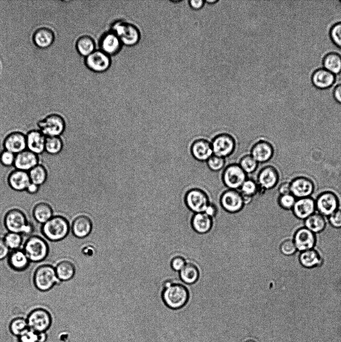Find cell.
Segmentation results:
<instances>
[{
  "label": "cell",
  "mask_w": 341,
  "mask_h": 342,
  "mask_svg": "<svg viewBox=\"0 0 341 342\" xmlns=\"http://www.w3.org/2000/svg\"><path fill=\"white\" fill-rule=\"evenodd\" d=\"M312 80L314 86L318 88L324 89L330 87L334 84L335 76L326 69L321 68L314 72Z\"/></svg>",
  "instance_id": "cell-27"
},
{
  "label": "cell",
  "mask_w": 341,
  "mask_h": 342,
  "mask_svg": "<svg viewBox=\"0 0 341 342\" xmlns=\"http://www.w3.org/2000/svg\"><path fill=\"white\" fill-rule=\"evenodd\" d=\"M247 174L236 163L226 166L222 173V180L227 189L239 190L248 178Z\"/></svg>",
  "instance_id": "cell-8"
},
{
  "label": "cell",
  "mask_w": 341,
  "mask_h": 342,
  "mask_svg": "<svg viewBox=\"0 0 341 342\" xmlns=\"http://www.w3.org/2000/svg\"><path fill=\"white\" fill-rule=\"evenodd\" d=\"M27 321L22 318H17L11 322L10 328L12 333L20 335L26 329L28 326Z\"/></svg>",
  "instance_id": "cell-45"
},
{
  "label": "cell",
  "mask_w": 341,
  "mask_h": 342,
  "mask_svg": "<svg viewBox=\"0 0 341 342\" xmlns=\"http://www.w3.org/2000/svg\"><path fill=\"white\" fill-rule=\"evenodd\" d=\"M86 64L90 70L96 72H102L109 68L110 59L108 55L102 51L97 50L86 57Z\"/></svg>",
  "instance_id": "cell-19"
},
{
  "label": "cell",
  "mask_w": 341,
  "mask_h": 342,
  "mask_svg": "<svg viewBox=\"0 0 341 342\" xmlns=\"http://www.w3.org/2000/svg\"><path fill=\"white\" fill-rule=\"evenodd\" d=\"M30 182L38 186L44 184L48 178V171L46 167L38 164L28 172Z\"/></svg>",
  "instance_id": "cell-38"
},
{
  "label": "cell",
  "mask_w": 341,
  "mask_h": 342,
  "mask_svg": "<svg viewBox=\"0 0 341 342\" xmlns=\"http://www.w3.org/2000/svg\"><path fill=\"white\" fill-rule=\"evenodd\" d=\"M40 187V186L30 182L26 191L30 194H35L38 192Z\"/></svg>",
  "instance_id": "cell-55"
},
{
  "label": "cell",
  "mask_w": 341,
  "mask_h": 342,
  "mask_svg": "<svg viewBox=\"0 0 341 342\" xmlns=\"http://www.w3.org/2000/svg\"><path fill=\"white\" fill-rule=\"evenodd\" d=\"M38 130L46 137L60 136L64 133L66 128L64 119L57 114H51L37 123Z\"/></svg>",
  "instance_id": "cell-9"
},
{
  "label": "cell",
  "mask_w": 341,
  "mask_h": 342,
  "mask_svg": "<svg viewBox=\"0 0 341 342\" xmlns=\"http://www.w3.org/2000/svg\"><path fill=\"white\" fill-rule=\"evenodd\" d=\"M160 299L168 307L178 309L188 302L189 292L187 288L180 282L167 278L162 282Z\"/></svg>",
  "instance_id": "cell-1"
},
{
  "label": "cell",
  "mask_w": 341,
  "mask_h": 342,
  "mask_svg": "<svg viewBox=\"0 0 341 342\" xmlns=\"http://www.w3.org/2000/svg\"><path fill=\"white\" fill-rule=\"evenodd\" d=\"M200 273L196 266L187 262L184 267L179 272L181 281L187 284L195 283L198 279Z\"/></svg>",
  "instance_id": "cell-34"
},
{
  "label": "cell",
  "mask_w": 341,
  "mask_h": 342,
  "mask_svg": "<svg viewBox=\"0 0 341 342\" xmlns=\"http://www.w3.org/2000/svg\"><path fill=\"white\" fill-rule=\"evenodd\" d=\"M192 157L200 162H206L214 155L211 141L204 138L194 139L190 147Z\"/></svg>",
  "instance_id": "cell-16"
},
{
  "label": "cell",
  "mask_w": 341,
  "mask_h": 342,
  "mask_svg": "<svg viewBox=\"0 0 341 342\" xmlns=\"http://www.w3.org/2000/svg\"><path fill=\"white\" fill-rule=\"evenodd\" d=\"M272 144L266 138L258 139L252 145L250 154L260 164H266L274 155Z\"/></svg>",
  "instance_id": "cell-13"
},
{
  "label": "cell",
  "mask_w": 341,
  "mask_h": 342,
  "mask_svg": "<svg viewBox=\"0 0 341 342\" xmlns=\"http://www.w3.org/2000/svg\"><path fill=\"white\" fill-rule=\"evenodd\" d=\"M27 322L31 329L36 332H42L50 325L51 316L46 310L38 308L30 312Z\"/></svg>",
  "instance_id": "cell-15"
},
{
  "label": "cell",
  "mask_w": 341,
  "mask_h": 342,
  "mask_svg": "<svg viewBox=\"0 0 341 342\" xmlns=\"http://www.w3.org/2000/svg\"><path fill=\"white\" fill-rule=\"evenodd\" d=\"M20 342H39L38 334L30 329H26L20 335Z\"/></svg>",
  "instance_id": "cell-49"
},
{
  "label": "cell",
  "mask_w": 341,
  "mask_h": 342,
  "mask_svg": "<svg viewBox=\"0 0 341 342\" xmlns=\"http://www.w3.org/2000/svg\"><path fill=\"white\" fill-rule=\"evenodd\" d=\"M299 259L301 264L307 268L317 266L320 264L321 260L318 253L312 249L302 251Z\"/></svg>",
  "instance_id": "cell-39"
},
{
  "label": "cell",
  "mask_w": 341,
  "mask_h": 342,
  "mask_svg": "<svg viewBox=\"0 0 341 342\" xmlns=\"http://www.w3.org/2000/svg\"><path fill=\"white\" fill-rule=\"evenodd\" d=\"M294 242L297 249L304 251L313 248L316 243V237L313 232L306 228H302L295 233Z\"/></svg>",
  "instance_id": "cell-25"
},
{
  "label": "cell",
  "mask_w": 341,
  "mask_h": 342,
  "mask_svg": "<svg viewBox=\"0 0 341 342\" xmlns=\"http://www.w3.org/2000/svg\"><path fill=\"white\" fill-rule=\"evenodd\" d=\"M330 224L336 228L341 227V209H338L329 217Z\"/></svg>",
  "instance_id": "cell-51"
},
{
  "label": "cell",
  "mask_w": 341,
  "mask_h": 342,
  "mask_svg": "<svg viewBox=\"0 0 341 342\" xmlns=\"http://www.w3.org/2000/svg\"><path fill=\"white\" fill-rule=\"evenodd\" d=\"M70 229L74 236L78 238H84L91 233L92 223L88 216L79 215L72 221Z\"/></svg>",
  "instance_id": "cell-23"
},
{
  "label": "cell",
  "mask_w": 341,
  "mask_h": 342,
  "mask_svg": "<svg viewBox=\"0 0 341 342\" xmlns=\"http://www.w3.org/2000/svg\"><path fill=\"white\" fill-rule=\"evenodd\" d=\"M7 182L12 190L23 191L26 190L30 180L28 172L16 169L9 173Z\"/></svg>",
  "instance_id": "cell-22"
},
{
  "label": "cell",
  "mask_w": 341,
  "mask_h": 342,
  "mask_svg": "<svg viewBox=\"0 0 341 342\" xmlns=\"http://www.w3.org/2000/svg\"><path fill=\"white\" fill-rule=\"evenodd\" d=\"M239 191L243 197L245 206H246L250 204L254 196L259 194L260 188L256 181L248 178Z\"/></svg>",
  "instance_id": "cell-33"
},
{
  "label": "cell",
  "mask_w": 341,
  "mask_h": 342,
  "mask_svg": "<svg viewBox=\"0 0 341 342\" xmlns=\"http://www.w3.org/2000/svg\"><path fill=\"white\" fill-rule=\"evenodd\" d=\"M54 39V32L46 27H42L34 32L33 41L34 44L38 48L46 49L49 47L53 43Z\"/></svg>",
  "instance_id": "cell-30"
},
{
  "label": "cell",
  "mask_w": 341,
  "mask_h": 342,
  "mask_svg": "<svg viewBox=\"0 0 341 342\" xmlns=\"http://www.w3.org/2000/svg\"><path fill=\"white\" fill-rule=\"evenodd\" d=\"M32 280L35 287L42 292L49 291L60 282L54 267L48 264L38 266L34 271Z\"/></svg>",
  "instance_id": "cell-4"
},
{
  "label": "cell",
  "mask_w": 341,
  "mask_h": 342,
  "mask_svg": "<svg viewBox=\"0 0 341 342\" xmlns=\"http://www.w3.org/2000/svg\"><path fill=\"white\" fill-rule=\"evenodd\" d=\"M194 231L200 234L208 232L212 225V218L204 212L194 213L191 219Z\"/></svg>",
  "instance_id": "cell-28"
},
{
  "label": "cell",
  "mask_w": 341,
  "mask_h": 342,
  "mask_svg": "<svg viewBox=\"0 0 341 342\" xmlns=\"http://www.w3.org/2000/svg\"><path fill=\"white\" fill-rule=\"evenodd\" d=\"M30 261L40 262L48 257L49 253L48 243L42 237L36 235H30L24 242L22 249Z\"/></svg>",
  "instance_id": "cell-5"
},
{
  "label": "cell",
  "mask_w": 341,
  "mask_h": 342,
  "mask_svg": "<svg viewBox=\"0 0 341 342\" xmlns=\"http://www.w3.org/2000/svg\"><path fill=\"white\" fill-rule=\"evenodd\" d=\"M10 253V250L4 241L3 237H0V260L8 257Z\"/></svg>",
  "instance_id": "cell-52"
},
{
  "label": "cell",
  "mask_w": 341,
  "mask_h": 342,
  "mask_svg": "<svg viewBox=\"0 0 341 342\" xmlns=\"http://www.w3.org/2000/svg\"><path fill=\"white\" fill-rule=\"evenodd\" d=\"M238 164L248 174L254 173L258 169L259 163L249 153L242 156Z\"/></svg>",
  "instance_id": "cell-41"
},
{
  "label": "cell",
  "mask_w": 341,
  "mask_h": 342,
  "mask_svg": "<svg viewBox=\"0 0 341 342\" xmlns=\"http://www.w3.org/2000/svg\"><path fill=\"white\" fill-rule=\"evenodd\" d=\"M306 228L313 233L321 232L325 227L326 221L322 215L319 213H314L304 221Z\"/></svg>",
  "instance_id": "cell-36"
},
{
  "label": "cell",
  "mask_w": 341,
  "mask_h": 342,
  "mask_svg": "<svg viewBox=\"0 0 341 342\" xmlns=\"http://www.w3.org/2000/svg\"><path fill=\"white\" fill-rule=\"evenodd\" d=\"M190 4L192 8L198 9L202 7L203 1L200 0H192L190 2Z\"/></svg>",
  "instance_id": "cell-57"
},
{
  "label": "cell",
  "mask_w": 341,
  "mask_h": 342,
  "mask_svg": "<svg viewBox=\"0 0 341 342\" xmlns=\"http://www.w3.org/2000/svg\"><path fill=\"white\" fill-rule=\"evenodd\" d=\"M218 204L227 212L236 213L241 211L245 204L242 195L239 190L226 189L219 197Z\"/></svg>",
  "instance_id": "cell-10"
},
{
  "label": "cell",
  "mask_w": 341,
  "mask_h": 342,
  "mask_svg": "<svg viewBox=\"0 0 341 342\" xmlns=\"http://www.w3.org/2000/svg\"><path fill=\"white\" fill-rule=\"evenodd\" d=\"M340 2H341V1Z\"/></svg>",
  "instance_id": "cell-60"
},
{
  "label": "cell",
  "mask_w": 341,
  "mask_h": 342,
  "mask_svg": "<svg viewBox=\"0 0 341 342\" xmlns=\"http://www.w3.org/2000/svg\"><path fill=\"white\" fill-rule=\"evenodd\" d=\"M218 211V206L216 203L210 202L206 208L204 213L212 218L214 217Z\"/></svg>",
  "instance_id": "cell-54"
},
{
  "label": "cell",
  "mask_w": 341,
  "mask_h": 342,
  "mask_svg": "<svg viewBox=\"0 0 341 342\" xmlns=\"http://www.w3.org/2000/svg\"><path fill=\"white\" fill-rule=\"evenodd\" d=\"M206 2L210 3H214L216 1H206Z\"/></svg>",
  "instance_id": "cell-58"
},
{
  "label": "cell",
  "mask_w": 341,
  "mask_h": 342,
  "mask_svg": "<svg viewBox=\"0 0 341 342\" xmlns=\"http://www.w3.org/2000/svg\"><path fill=\"white\" fill-rule=\"evenodd\" d=\"M278 191L280 195H286L290 193V182H284L278 183L277 185Z\"/></svg>",
  "instance_id": "cell-53"
},
{
  "label": "cell",
  "mask_w": 341,
  "mask_h": 342,
  "mask_svg": "<svg viewBox=\"0 0 341 342\" xmlns=\"http://www.w3.org/2000/svg\"><path fill=\"white\" fill-rule=\"evenodd\" d=\"M7 262L12 270L21 272L26 270L30 261L22 249L12 250L7 257Z\"/></svg>",
  "instance_id": "cell-26"
},
{
  "label": "cell",
  "mask_w": 341,
  "mask_h": 342,
  "mask_svg": "<svg viewBox=\"0 0 341 342\" xmlns=\"http://www.w3.org/2000/svg\"><path fill=\"white\" fill-rule=\"evenodd\" d=\"M4 149L17 154L26 149V135L20 131L8 133L3 141Z\"/></svg>",
  "instance_id": "cell-17"
},
{
  "label": "cell",
  "mask_w": 341,
  "mask_h": 342,
  "mask_svg": "<svg viewBox=\"0 0 341 342\" xmlns=\"http://www.w3.org/2000/svg\"><path fill=\"white\" fill-rule=\"evenodd\" d=\"M330 36L333 42L341 48V22L333 25L330 31Z\"/></svg>",
  "instance_id": "cell-48"
},
{
  "label": "cell",
  "mask_w": 341,
  "mask_h": 342,
  "mask_svg": "<svg viewBox=\"0 0 341 342\" xmlns=\"http://www.w3.org/2000/svg\"><path fill=\"white\" fill-rule=\"evenodd\" d=\"M210 141L214 155L225 159L232 155L236 148V139L228 132L218 134Z\"/></svg>",
  "instance_id": "cell-7"
},
{
  "label": "cell",
  "mask_w": 341,
  "mask_h": 342,
  "mask_svg": "<svg viewBox=\"0 0 341 342\" xmlns=\"http://www.w3.org/2000/svg\"><path fill=\"white\" fill-rule=\"evenodd\" d=\"M226 162L225 158L213 155L206 162L210 170L214 172H218L226 167Z\"/></svg>",
  "instance_id": "cell-43"
},
{
  "label": "cell",
  "mask_w": 341,
  "mask_h": 342,
  "mask_svg": "<svg viewBox=\"0 0 341 342\" xmlns=\"http://www.w3.org/2000/svg\"><path fill=\"white\" fill-rule=\"evenodd\" d=\"M70 229L68 220L63 216L56 215L42 224L40 231L48 240L57 242L64 239L68 235Z\"/></svg>",
  "instance_id": "cell-2"
},
{
  "label": "cell",
  "mask_w": 341,
  "mask_h": 342,
  "mask_svg": "<svg viewBox=\"0 0 341 342\" xmlns=\"http://www.w3.org/2000/svg\"><path fill=\"white\" fill-rule=\"evenodd\" d=\"M15 154L4 149L0 153V163L6 167H10L14 165Z\"/></svg>",
  "instance_id": "cell-47"
},
{
  "label": "cell",
  "mask_w": 341,
  "mask_h": 342,
  "mask_svg": "<svg viewBox=\"0 0 341 342\" xmlns=\"http://www.w3.org/2000/svg\"><path fill=\"white\" fill-rule=\"evenodd\" d=\"M186 263V259L182 256L174 255L170 258V264L172 270L180 272Z\"/></svg>",
  "instance_id": "cell-46"
},
{
  "label": "cell",
  "mask_w": 341,
  "mask_h": 342,
  "mask_svg": "<svg viewBox=\"0 0 341 342\" xmlns=\"http://www.w3.org/2000/svg\"><path fill=\"white\" fill-rule=\"evenodd\" d=\"M122 44L118 37L112 32L102 37L100 47L102 51L108 55H113L120 50Z\"/></svg>",
  "instance_id": "cell-32"
},
{
  "label": "cell",
  "mask_w": 341,
  "mask_h": 342,
  "mask_svg": "<svg viewBox=\"0 0 341 342\" xmlns=\"http://www.w3.org/2000/svg\"><path fill=\"white\" fill-rule=\"evenodd\" d=\"M63 146V142L60 136L46 137L44 151L47 153L57 155L62 151Z\"/></svg>",
  "instance_id": "cell-40"
},
{
  "label": "cell",
  "mask_w": 341,
  "mask_h": 342,
  "mask_svg": "<svg viewBox=\"0 0 341 342\" xmlns=\"http://www.w3.org/2000/svg\"><path fill=\"white\" fill-rule=\"evenodd\" d=\"M3 239L8 248L12 251L20 249L23 242L22 235L13 232H8Z\"/></svg>",
  "instance_id": "cell-42"
},
{
  "label": "cell",
  "mask_w": 341,
  "mask_h": 342,
  "mask_svg": "<svg viewBox=\"0 0 341 342\" xmlns=\"http://www.w3.org/2000/svg\"><path fill=\"white\" fill-rule=\"evenodd\" d=\"M315 202L316 209L322 216H330L338 209V198L331 191L320 193L316 199Z\"/></svg>",
  "instance_id": "cell-14"
},
{
  "label": "cell",
  "mask_w": 341,
  "mask_h": 342,
  "mask_svg": "<svg viewBox=\"0 0 341 342\" xmlns=\"http://www.w3.org/2000/svg\"><path fill=\"white\" fill-rule=\"evenodd\" d=\"M324 69L332 74L341 72V56L336 53L331 52L325 56L323 60Z\"/></svg>",
  "instance_id": "cell-35"
},
{
  "label": "cell",
  "mask_w": 341,
  "mask_h": 342,
  "mask_svg": "<svg viewBox=\"0 0 341 342\" xmlns=\"http://www.w3.org/2000/svg\"><path fill=\"white\" fill-rule=\"evenodd\" d=\"M32 214L36 222L43 224L54 216L53 209L48 203L40 202L34 205Z\"/></svg>",
  "instance_id": "cell-31"
},
{
  "label": "cell",
  "mask_w": 341,
  "mask_h": 342,
  "mask_svg": "<svg viewBox=\"0 0 341 342\" xmlns=\"http://www.w3.org/2000/svg\"><path fill=\"white\" fill-rule=\"evenodd\" d=\"M76 48L81 55L87 57L94 52L95 43L92 37L84 35L77 40Z\"/></svg>",
  "instance_id": "cell-37"
},
{
  "label": "cell",
  "mask_w": 341,
  "mask_h": 342,
  "mask_svg": "<svg viewBox=\"0 0 341 342\" xmlns=\"http://www.w3.org/2000/svg\"><path fill=\"white\" fill-rule=\"evenodd\" d=\"M296 249L294 241L291 240L284 241L280 246V250L281 252L286 255L294 254L296 251Z\"/></svg>",
  "instance_id": "cell-50"
},
{
  "label": "cell",
  "mask_w": 341,
  "mask_h": 342,
  "mask_svg": "<svg viewBox=\"0 0 341 342\" xmlns=\"http://www.w3.org/2000/svg\"><path fill=\"white\" fill-rule=\"evenodd\" d=\"M296 200V198L291 193L280 195L278 198V203L282 209L289 210L292 209Z\"/></svg>",
  "instance_id": "cell-44"
},
{
  "label": "cell",
  "mask_w": 341,
  "mask_h": 342,
  "mask_svg": "<svg viewBox=\"0 0 341 342\" xmlns=\"http://www.w3.org/2000/svg\"><path fill=\"white\" fill-rule=\"evenodd\" d=\"M256 182L260 188L259 194H263L268 191L274 189L279 182V175L277 169L272 165L266 164L258 172Z\"/></svg>",
  "instance_id": "cell-12"
},
{
  "label": "cell",
  "mask_w": 341,
  "mask_h": 342,
  "mask_svg": "<svg viewBox=\"0 0 341 342\" xmlns=\"http://www.w3.org/2000/svg\"><path fill=\"white\" fill-rule=\"evenodd\" d=\"M316 209L315 200L308 197L296 199L292 211L296 217L304 219L314 214Z\"/></svg>",
  "instance_id": "cell-21"
},
{
  "label": "cell",
  "mask_w": 341,
  "mask_h": 342,
  "mask_svg": "<svg viewBox=\"0 0 341 342\" xmlns=\"http://www.w3.org/2000/svg\"><path fill=\"white\" fill-rule=\"evenodd\" d=\"M56 276L60 282L71 280L76 273V266L70 260L64 259L54 266Z\"/></svg>",
  "instance_id": "cell-29"
},
{
  "label": "cell",
  "mask_w": 341,
  "mask_h": 342,
  "mask_svg": "<svg viewBox=\"0 0 341 342\" xmlns=\"http://www.w3.org/2000/svg\"><path fill=\"white\" fill-rule=\"evenodd\" d=\"M246 342H255V341H254L252 340H248L246 341Z\"/></svg>",
  "instance_id": "cell-59"
},
{
  "label": "cell",
  "mask_w": 341,
  "mask_h": 342,
  "mask_svg": "<svg viewBox=\"0 0 341 342\" xmlns=\"http://www.w3.org/2000/svg\"><path fill=\"white\" fill-rule=\"evenodd\" d=\"M210 202L208 193L198 187L188 190L184 197V205L194 213L204 212Z\"/></svg>",
  "instance_id": "cell-6"
},
{
  "label": "cell",
  "mask_w": 341,
  "mask_h": 342,
  "mask_svg": "<svg viewBox=\"0 0 341 342\" xmlns=\"http://www.w3.org/2000/svg\"><path fill=\"white\" fill-rule=\"evenodd\" d=\"M46 137L39 130H31L26 135V149L37 154L44 152Z\"/></svg>",
  "instance_id": "cell-24"
},
{
  "label": "cell",
  "mask_w": 341,
  "mask_h": 342,
  "mask_svg": "<svg viewBox=\"0 0 341 342\" xmlns=\"http://www.w3.org/2000/svg\"><path fill=\"white\" fill-rule=\"evenodd\" d=\"M38 164V155L26 149L16 155L14 166L16 169L28 172Z\"/></svg>",
  "instance_id": "cell-20"
},
{
  "label": "cell",
  "mask_w": 341,
  "mask_h": 342,
  "mask_svg": "<svg viewBox=\"0 0 341 342\" xmlns=\"http://www.w3.org/2000/svg\"><path fill=\"white\" fill-rule=\"evenodd\" d=\"M290 193L296 198L310 197L314 190L312 181L305 177H298L290 183Z\"/></svg>",
  "instance_id": "cell-18"
},
{
  "label": "cell",
  "mask_w": 341,
  "mask_h": 342,
  "mask_svg": "<svg viewBox=\"0 0 341 342\" xmlns=\"http://www.w3.org/2000/svg\"><path fill=\"white\" fill-rule=\"evenodd\" d=\"M4 224L8 232L28 235L34 230L33 225L28 221L25 213L18 208L10 209L6 213Z\"/></svg>",
  "instance_id": "cell-3"
},
{
  "label": "cell",
  "mask_w": 341,
  "mask_h": 342,
  "mask_svg": "<svg viewBox=\"0 0 341 342\" xmlns=\"http://www.w3.org/2000/svg\"><path fill=\"white\" fill-rule=\"evenodd\" d=\"M112 32L120 39L122 43L132 46L139 41L140 34L138 29L134 25L122 21H118L112 27Z\"/></svg>",
  "instance_id": "cell-11"
},
{
  "label": "cell",
  "mask_w": 341,
  "mask_h": 342,
  "mask_svg": "<svg viewBox=\"0 0 341 342\" xmlns=\"http://www.w3.org/2000/svg\"><path fill=\"white\" fill-rule=\"evenodd\" d=\"M334 97L341 104V84L336 86L334 90Z\"/></svg>",
  "instance_id": "cell-56"
}]
</instances>
